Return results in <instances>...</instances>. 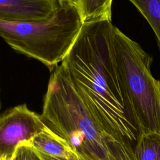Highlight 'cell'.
<instances>
[{
  "instance_id": "1",
  "label": "cell",
  "mask_w": 160,
  "mask_h": 160,
  "mask_svg": "<svg viewBox=\"0 0 160 160\" xmlns=\"http://www.w3.org/2000/svg\"><path fill=\"white\" fill-rule=\"evenodd\" d=\"M113 28L109 20L84 22L61 63L105 131L129 141H135L138 131L129 115L118 70Z\"/></svg>"
},
{
  "instance_id": "2",
  "label": "cell",
  "mask_w": 160,
  "mask_h": 160,
  "mask_svg": "<svg viewBox=\"0 0 160 160\" xmlns=\"http://www.w3.org/2000/svg\"><path fill=\"white\" fill-rule=\"evenodd\" d=\"M44 98V124L65 139L76 154L92 160H110L104 128L75 89L61 63L50 69Z\"/></svg>"
},
{
  "instance_id": "3",
  "label": "cell",
  "mask_w": 160,
  "mask_h": 160,
  "mask_svg": "<svg viewBox=\"0 0 160 160\" xmlns=\"http://www.w3.org/2000/svg\"><path fill=\"white\" fill-rule=\"evenodd\" d=\"M82 24L76 6L64 3L43 22L0 20V36L14 51L50 70L64 59Z\"/></svg>"
},
{
  "instance_id": "4",
  "label": "cell",
  "mask_w": 160,
  "mask_h": 160,
  "mask_svg": "<svg viewBox=\"0 0 160 160\" xmlns=\"http://www.w3.org/2000/svg\"><path fill=\"white\" fill-rule=\"evenodd\" d=\"M46 126L41 116L26 104L6 111L0 116V160H12L18 148L29 142Z\"/></svg>"
},
{
  "instance_id": "5",
  "label": "cell",
  "mask_w": 160,
  "mask_h": 160,
  "mask_svg": "<svg viewBox=\"0 0 160 160\" xmlns=\"http://www.w3.org/2000/svg\"><path fill=\"white\" fill-rule=\"evenodd\" d=\"M59 8L57 0H0V20L43 22Z\"/></svg>"
},
{
  "instance_id": "6",
  "label": "cell",
  "mask_w": 160,
  "mask_h": 160,
  "mask_svg": "<svg viewBox=\"0 0 160 160\" xmlns=\"http://www.w3.org/2000/svg\"><path fill=\"white\" fill-rule=\"evenodd\" d=\"M26 143L34 149L56 158H69L73 152L69 143L47 126L29 142Z\"/></svg>"
},
{
  "instance_id": "7",
  "label": "cell",
  "mask_w": 160,
  "mask_h": 160,
  "mask_svg": "<svg viewBox=\"0 0 160 160\" xmlns=\"http://www.w3.org/2000/svg\"><path fill=\"white\" fill-rule=\"evenodd\" d=\"M112 0H78L77 9L82 22L91 21H111Z\"/></svg>"
},
{
  "instance_id": "8",
  "label": "cell",
  "mask_w": 160,
  "mask_h": 160,
  "mask_svg": "<svg viewBox=\"0 0 160 160\" xmlns=\"http://www.w3.org/2000/svg\"><path fill=\"white\" fill-rule=\"evenodd\" d=\"M134 151L137 160H160V134H139Z\"/></svg>"
},
{
  "instance_id": "9",
  "label": "cell",
  "mask_w": 160,
  "mask_h": 160,
  "mask_svg": "<svg viewBox=\"0 0 160 160\" xmlns=\"http://www.w3.org/2000/svg\"><path fill=\"white\" fill-rule=\"evenodd\" d=\"M152 29L160 50V0H129Z\"/></svg>"
},
{
  "instance_id": "10",
  "label": "cell",
  "mask_w": 160,
  "mask_h": 160,
  "mask_svg": "<svg viewBox=\"0 0 160 160\" xmlns=\"http://www.w3.org/2000/svg\"><path fill=\"white\" fill-rule=\"evenodd\" d=\"M104 141L110 160H137L129 141L106 132Z\"/></svg>"
},
{
  "instance_id": "11",
  "label": "cell",
  "mask_w": 160,
  "mask_h": 160,
  "mask_svg": "<svg viewBox=\"0 0 160 160\" xmlns=\"http://www.w3.org/2000/svg\"><path fill=\"white\" fill-rule=\"evenodd\" d=\"M12 160H39L31 146L28 143L21 144L17 149Z\"/></svg>"
},
{
  "instance_id": "12",
  "label": "cell",
  "mask_w": 160,
  "mask_h": 160,
  "mask_svg": "<svg viewBox=\"0 0 160 160\" xmlns=\"http://www.w3.org/2000/svg\"><path fill=\"white\" fill-rule=\"evenodd\" d=\"M59 4H64V3H67V4H70L72 5H74L75 6H76L77 8V3H78V0H57Z\"/></svg>"
},
{
  "instance_id": "13",
  "label": "cell",
  "mask_w": 160,
  "mask_h": 160,
  "mask_svg": "<svg viewBox=\"0 0 160 160\" xmlns=\"http://www.w3.org/2000/svg\"><path fill=\"white\" fill-rule=\"evenodd\" d=\"M78 156V160H92V159H87V158H82V157H81L79 156Z\"/></svg>"
},
{
  "instance_id": "14",
  "label": "cell",
  "mask_w": 160,
  "mask_h": 160,
  "mask_svg": "<svg viewBox=\"0 0 160 160\" xmlns=\"http://www.w3.org/2000/svg\"><path fill=\"white\" fill-rule=\"evenodd\" d=\"M0 106H1V101H0Z\"/></svg>"
}]
</instances>
